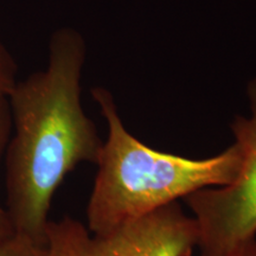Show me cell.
<instances>
[{"mask_svg": "<svg viewBox=\"0 0 256 256\" xmlns=\"http://www.w3.org/2000/svg\"><path fill=\"white\" fill-rule=\"evenodd\" d=\"M249 116L230 124L242 152L238 177L224 186L198 190L185 198L194 212L200 256H226L246 240L256 238V76L247 84Z\"/></svg>", "mask_w": 256, "mask_h": 256, "instance_id": "obj_3", "label": "cell"}, {"mask_svg": "<svg viewBox=\"0 0 256 256\" xmlns=\"http://www.w3.org/2000/svg\"><path fill=\"white\" fill-rule=\"evenodd\" d=\"M0 256H46V247L37 244L26 236L14 234L0 241Z\"/></svg>", "mask_w": 256, "mask_h": 256, "instance_id": "obj_6", "label": "cell"}, {"mask_svg": "<svg viewBox=\"0 0 256 256\" xmlns=\"http://www.w3.org/2000/svg\"><path fill=\"white\" fill-rule=\"evenodd\" d=\"M12 113L8 96H0V162L12 134ZM14 228L5 208L0 206V241L14 235Z\"/></svg>", "mask_w": 256, "mask_h": 256, "instance_id": "obj_5", "label": "cell"}, {"mask_svg": "<svg viewBox=\"0 0 256 256\" xmlns=\"http://www.w3.org/2000/svg\"><path fill=\"white\" fill-rule=\"evenodd\" d=\"M86 54L78 31L58 28L46 68L17 81L8 95L14 134L5 152V209L16 234L43 247L57 188L81 162L98 164L104 146L81 102Z\"/></svg>", "mask_w": 256, "mask_h": 256, "instance_id": "obj_1", "label": "cell"}, {"mask_svg": "<svg viewBox=\"0 0 256 256\" xmlns=\"http://www.w3.org/2000/svg\"><path fill=\"white\" fill-rule=\"evenodd\" d=\"M17 63L0 40V96H8L17 83Z\"/></svg>", "mask_w": 256, "mask_h": 256, "instance_id": "obj_7", "label": "cell"}, {"mask_svg": "<svg viewBox=\"0 0 256 256\" xmlns=\"http://www.w3.org/2000/svg\"><path fill=\"white\" fill-rule=\"evenodd\" d=\"M226 256H256V238L241 242Z\"/></svg>", "mask_w": 256, "mask_h": 256, "instance_id": "obj_8", "label": "cell"}, {"mask_svg": "<svg viewBox=\"0 0 256 256\" xmlns=\"http://www.w3.org/2000/svg\"><path fill=\"white\" fill-rule=\"evenodd\" d=\"M108 124V136L87 206V228L106 235L198 190L224 186L238 177L242 152L234 142L218 154L190 159L151 148L124 127L113 95L92 90Z\"/></svg>", "mask_w": 256, "mask_h": 256, "instance_id": "obj_2", "label": "cell"}, {"mask_svg": "<svg viewBox=\"0 0 256 256\" xmlns=\"http://www.w3.org/2000/svg\"><path fill=\"white\" fill-rule=\"evenodd\" d=\"M46 235V256H191L198 238L196 222L177 202L106 235L70 216L50 220Z\"/></svg>", "mask_w": 256, "mask_h": 256, "instance_id": "obj_4", "label": "cell"}]
</instances>
